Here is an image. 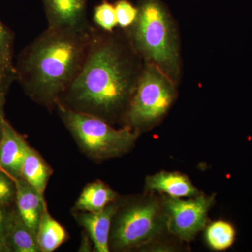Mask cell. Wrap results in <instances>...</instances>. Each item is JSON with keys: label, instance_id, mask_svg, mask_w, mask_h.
<instances>
[{"label": "cell", "instance_id": "cell-16", "mask_svg": "<svg viewBox=\"0 0 252 252\" xmlns=\"http://www.w3.org/2000/svg\"><path fill=\"white\" fill-rule=\"evenodd\" d=\"M36 240L41 252H52L67 241V233L62 225L51 216L46 203L36 232Z\"/></svg>", "mask_w": 252, "mask_h": 252}, {"label": "cell", "instance_id": "cell-21", "mask_svg": "<svg viewBox=\"0 0 252 252\" xmlns=\"http://www.w3.org/2000/svg\"><path fill=\"white\" fill-rule=\"evenodd\" d=\"M13 43L12 34L0 21V54L11 64H13Z\"/></svg>", "mask_w": 252, "mask_h": 252}, {"label": "cell", "instance_id": "cell-10", "mask_svg": "<svg viewBox=\"0 0 252 252\" xmlns=\"http://www.w3.org/2000/svg\"><path fill=\"white\" fill-rule=\"evenodd\" d=\"M48 27L84 28L86 19V0H43Z\"/></svg>", "mask_w": 252, "mask_h": 252}, {"label": "cell", "instance_id": "cell-13", "mask_svg": "<svg viewBox=\"0 0 252 252\" xmlns=\"http://www.w3.org/2000/svg\"><path fill=\"white\" fill-rule=\"evenodd\" d=\"M5 245L9 252H41L36 235L23 221L15 203L6 229Z\"/></svg>", "mask_w": 252, "mask_h": 252}, {"label": "cell", "instance_id": "cell-2", "mask_svg": "<svg viewBox=\"0 0 252 252\" xmlns=\"http://www.w3.org/2000/svg\"><path fill=\"white\" fill-rule=\"evenodd\" d=\"M94 27L49 28L20 55L16 78L36 103L52 108L80 70Z\"/></svg>", "mask_w": 252, "mask_h": 252}, {"label": "cell", "instance_id": "cell-12", "mask_svg": "<svg viewBox=\"0 0 252 252\" xmlns=\"http://www.w3.org/2000/svg\"><path fill=\"white\" fill-rule=\"evenodd\" d=\"M146 188L152 191L166 193L173 198L192 197L198 190L185 175L177 172H160L146 179Z\"/></svg>", "mask_w": 252, "mask_h": 252}, {"label": "cell", "instance_id": "cell-19", "mask_svg": "<svg viewBox=\"0 0 252 252\" xmlns=\"http://www.w3.org/2000/svg\"><path fill=\"white\" fill-rule=\"evenodd\" d=\"M118 25L123 28L130 27L135 22L138 9L134 7L127 0H119L116 3Z\"/></svg>", "mask_w": 252, "mask_h": 252}, {"label": "cell", "instance_id": "cell-7", "mask_svg": "<svg viewBox=\"0 0 252 252\" xmlns=\"http://www.w3.org/2000/svg\"><path fill=\"white\" fill-rule=\"evenodd\" d=\"M214 197L200 195L190 200L167 197L164 210L169 230L185 241H190L206 223L207 213Z\"/></svg>", "mask_w": 252, "mask_h": 252}, {"label": "cell", "instance_id": "cell-24", "mask_svg": "<svg viewBox=\"0 0 252 252\" xmlns=\"http://www.w3.org/2000/svg\"><path fill=\"white\" fill-rule=\"evenodd\" d=\"M8 89H9L8 88H0V139H1L3 124H4L5 120L4 107L5 98H6V94Z\"/></svg>", "mask_w": 252, "mask_h": 252}, {"label": "cell", "instance_id": "cell-15", "mask_svg": "<svg viewBox=\"0 0 252 252\" xmlns=\"http://www.w3.org/2000/svg\"><path fill=\"white\" fill-rule=\"evenodd\" d=\"M52 173V169L46 163L40 154L29 146L21 168V178L44 195L48 182Z\"/></svg>", "mask_w": 252, "mask_h": 252}, {"label": "cell", "instance_id": "cell-5", "mask_svg": "<svg viewBox=\"0 0 252 252\" xmlns=\"http://www.w3.org/2000/svg\"><path fill=\"white\" fill-rule=\"evenodd\" d=\"M175 92L171 77L157 66L147 63L126 115L129 124L138 129L157 122L170 108Z\"/></svg>", "mask_w": 252, "mask_h": 252}, {"label": "cell", "instance_id": "cell-14", "mask_svg": "<svg viewBox=\"0 0 252 252\" xmlns=\"http://www.w3.org/2000/svg\"><path fill=\"white\" fill-rule=\"evenodd\" d=\"M117 193L100 180L88 184L77 199L74 210L77 212H97L114 203Z\"/></svg>", "mask_w": 252, "mask_h": 252}, {"label": "cell", "instance_id": "cell-25", "mask_svg": "<svg viewBox=\"0 0 252 252\" xmlns=\"http://www.w3.org/2000/svg\"><path fill=\"white\" fill-rule=\"evenodd\" d=\"M0 252H9L5 244L0 240Z\"/></svg>", "mask_w": 252, "mask_h": 252}, {"label": "cell", "instance_id": "cell-9", "mask_svg": "<svg viewBox=\"0 0 252 252\" xmlns=\"http://www.w3.org/2000/svg\"><path fill=\"white\" fill-rule=\"evenodd\" d=\"M29 144L5 119L0 139V170L12 180L21 178Z\"/></svg>", "mask_w": 252, "mask_h": 252}, {"label": "cell", "instance_id": "cell-17", "mask_svg": "<svg viewBox=\"0 0 252 252\" xmlns=\"http://www.w3.org/2000/svg\"><path fill=\"white\" fill-rule=\"evenodd\" d=\"M235 235L234 228L230 223L218 220L207 228L205 237L211 248L220 251L229 248L233 245Z\"/></svg>", "mask_w": 252, "mask_h": 252}, {"label": "cell", "instance_id": "cell-6", "mask_svg": "<svg viewBox=\"0 0 252 252\" xmlns=\"http://www.w3.org/2000/svg\"><path fill=\"white\" fill-rule=\"evenodd\" d=\"M117 215L109 236V248L125 250L137 248L155 238L162 227L160 209L156 201L126 207Z\"/></svg>", "mask_w": 252, "mask_h": 252}, {"label": "cell", "instance_id": "cell-18", "mask_svg": "<svg viewBox=\"0 0 252 252\" xmlns=\"http://www.w3.org/2000/svg\"><path fill=\"white\" fill-rule=\"evenodd\" d=\"M94 20L100 29L113 32L118 25L115 7L107 1H104L94 9Z\"/></svg>", "mask_w": 252, "mask_h": 252}, {"label": "cell", "instance_id": "cell-4", "mask_svg": "<svg viewBox=\"0 0 252 252\" xmlns=\"http://www.w3.org/2000/svg\"><path fill=\"white\" fill-rule=\"evenodd\" d=\"M56 107L79 148L94 161L120 157L128 152L137 140V131L130 127L117 130L101 118L71 110L59 104Z\"/></svg>", "mask_w": 252, "mask_h": 252}, {"label": "cell", "instance_id": "cell-8", "mask_svg": "<svg viewBox=\"0 0 252 252\" xmlns=\"http://www.w3.org/2000/svg\"><path fill=\"white\" fill-rule=\"evenodd\" d=\"M119 210V205L112 203L97 212H78L77 221L89 233L94 246V251L108 252L109 236L113 218Z\"/></svg>", "mask_w": 252, "mask_h": 252}, {"label": "cell", "instance_id": "cell-22", "mask_svg": "<svg viewBox=\"0 0 252 252\" xmlns=\"http://www.w3.org/2000/svg\"><path fill=\"white\" fill-rule=\"evenodd\" d=\"M16 78V71L13 64H9L0 54V88H8Z\"/></svg>", "mask_w": 252, "mask_h": 252}, {"label": "cell", "instance_id": "cell-11", "mask_svg": "<svg viewBox=\"0 0 252 252\" xmlns=\"http://www.w3.org/2000/svg\"><path fill=\"white\" fill-rule=\"evenodd\" d=\"M13 180L16 187L15 205L17 211L28 228L36 235L46 204L44 195L21 177Z\"/></svg>", "mask_w": 252, "mask_h": 252}, {"label": "cell", "instance_id": "cell-1", "mask_svg": "<svg viewBox=\"0 0 252 252\" xmlns=\"http://www.w3.org/2000/svg\"><path fill=\"white\" fill-rule=\"evenodd\" d=\"M139 58L128 38L94 28L85 61L57 104L108 123L127 115L143 70Z\"/></svg>", "mask_w": 252, "mask_h": 252}, {"label": "cell", "instance_id": "cell-20", "mask_svg": "<svg viewBox=\"0 0 252 252\" xmlns=\"http://www.w3.org/2000/svg\"><path fill=\"white\" fill-rule=\"evenodd\" d=\"M16 187L14 180L0 170V205H10L15 203Z\"/></svg>", "mask_w": 252, "mask_h": 252}, {"label": "cell", "instance_id": "cell-3", "mask_svg": "<svg viewBox=\"0 0 252 252\" xmlns=\"http://www.w3.org/2000/svg\"><path fill=\"white\" fill-rule=\"evenodd\" d=\"M130 26L128 39L140 58L172 77L178 71V50L173 23L160 0H143Z\"/></svg>", "mask_w": 252, "mask_h": 252}, {"label": "cell", "instance_id": "cell-23", "mask_svg": "<svg viewBox=\"0 0 252 252\" xmlns=\"http://www.w3.org/2000/svg\"><path fill=\"white\" fill-rule=\"evenodd\" d=\"M14 203L10 205H0V240L4 244L6 229Z\"/></svg>", "mask_w": 252, "mask_h": 252}]
</instances>
